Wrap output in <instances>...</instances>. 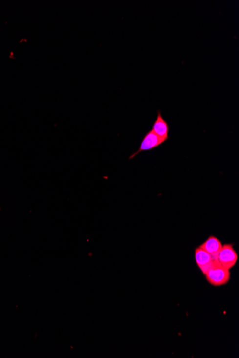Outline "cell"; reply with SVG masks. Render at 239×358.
<instances>
[{"label": "cell", "instance_id": "6da1fadb", "mask_svg": "<svg viewBox=\"0 0 239 358\" xmlns=\"http://www.w3.org/2000/svg\"><path fill=\"white\" fill-rule=\"evenodd\" d=\"M205 276L209 284L214 286L219 287L229 282L231 273L230 270L226 269L217 260H215Z\"/></svg>", "mask_w": 239, "mask_h": 358}, {"label": "cell", "instance_id": "7a4b0ae2", "mask_svg": "<svg viewBox=\"0 0 239 358\" xmlns=\"http://www.w3.org/2000/svg\"><path fill=\"white\" fill-rule=\"evenodd\" d=\"M166 140H163V139L160 138L158 137L153 131H149L143 137V140H142L139 149L135 153L132 154V155L130 156L129 160L134 158L137 155L140 153V152H144V151L152 150V149H155L158 147L162 144L166 142Z\"/></svg>", "mask_w": 239, "mask_h": 358}, {"label": "cell", "instance_id": "3957f363", "mask_svg": "<svg viewBox=\"0 0 239 358\" xmlns=\"http://www.w3.org/2000/svg\"><path fill=\"white\" fill-rule=\"evenodd\" d=\"M238 255L234 250L232 244H226L222 245L217 260L222 266L230 270L237 264Z\"/></svg>", "mask_w": 239, "mask_h": 358}, {"label": "cell", "instance_id": "277c9868", "mask_svg": "<svg viewBox=\"0 0 239 358\" xmlns=\"http://www.w3.org/2000/svg\"><path fill=\"white\" fill-rule=\"evenodd\" d=\"M195 260L198 268L204 274L207 273L210 268L212 266L214 262L215 261L211 257V254L200 247L196 248Z\"/></svg>", "mask_w": 239, "mask_h": 358}, {"label": "cell", "instance_id": "5b68a950", "mask_svg": "<svg viewBox=\"0 0 239 358\" xmlns=\"http://www.w3.org/2000/svg\"><path fill=\"white\" fill-rule=\"evenodd\" d=\"M222 245H222L219 239L217 238L215 236L211 235L199 247L211 254V257H213L214 260H217L218 254L220 249H221Z\"/></svg>", "mask_w": 239, "mask_h": 358}, {"label": "cell", "instance_id": "8992f818", "mask_svg": "<svg viewBox=\"0 0 239 358\" xmlns=\"http://www.w3.org/2000/svg\"><path fill=\"white\" fill-rule=\"evenodd\" d=\"M152 130L160 138L167 141L169 139V126L167 122L162 117L160 110L158 111L156 120L153 123Z\"/></svg>", "mask_w": 239, "mask_h": 358}]
</instances>
